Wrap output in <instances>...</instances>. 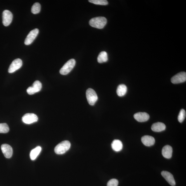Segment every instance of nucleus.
Listing matches in <instances>:
<instances>
[{"instance_id":"39448f33","label":"nucleus","mask_w":186,"mask_h":186,"mask_svg":"<svg viewBox=\"0 0 186 186\" xmlns=\"http://www.w3.org/2000/svg\"><path fill=\"white\" fill-rule=\"evenodd\" d=\"M22 121L26 124H30L36 122L38 120L37 115L32 113L25 114L22 118Z\"/></svg>"},{"instance_id":"f03ea898","label":"nucleus","mask_w":186,"mask_h":186,"mask_svg":"<svg viewBox=\"0 0 186 186\" xmlns=\"http://www.w3.org/2000/svg\"><path fill=\"white\" fill-rule=\"evenodd\" d=\"M71 147L69 141L65 140L60 142L55 148V152L56 154H62L69 150Z\"/></svg>"},{"instance_id":"4468645a","label":"nucleus","mask_w":186,"mask_h":186,"mask_svg":"<svg viewBox=\"0 0 186 186\" xmlns=\"http://www.w3.org/2000/svg\"><path fill=\"white\" fill-rule=\"evenodd\" d=\"M141 141L143 144L146 146H151L154 144L155 140L154 138L152 136H145L141 138Z\"/></svg>"},{"instance_id":"6ab92c4d","label":"nucleus","mask_w":186,"mask_h":186,"mask_svg":"<svg viewBox=\"0 0 186 186\" xmlns=\"http://www.w3.org/2000/svg\"><path fill=\"white\" fill-rule=\"evenodd\" d=\"M127 91V88L125 85L121 84L117 87V93L119 96H123L126 95Z\"/></svg>"},{"instance_id":"ddd939ff","label":"nucleus","mask_w":186,"mask_h":186,"mask_svg":"<svg viewBox=\"0 0 186 186\" xmlns=\"http://www.w3.org/2000/svg\"><path fill=\"white\" fill-rule=\"evenodd\" d=\"M161 175L169 184L172 186L175 185V179L173 175L170 173L166 171H163L162 172Z\"/></svg>"},{"instance_id":"423d86ee","label":"nucleus","mask_w":186,"mask_h":186,"mask_svg":"<svg viewBox=\"0 0 186 186\" xmlns=\"http://www.w3.org/2000/svg\"><path fill=\"white\" fill-rule=\"evenodd\" d=\"M42 84L39 81H37L34 82L32 87H29L27 89V92L29 95H32L41 91Z\"/></svg>"},{"instance_id":"f3484780","label":"nucleus","mask_w":186,"mask_h":186,"mask_svg":"<svg viewBox=\"0 0 186 186\" xmlns=\"http://www.w3.org/2000/svg\"><path fill=\"white\" fill-rule=\"evenodd\" d=\"M111 147L112 149L115 151L119 152L123 148V144L120 140H115L112 143Z\"/></svg>"},{"instance_id":"20e7f679","label":"nucleus","mask_w":186,"mask_h":186,"mask_svg":"<svg viewBox=\"0 0 186 186\" xmlns=\"http://www.w3.org/2000/svg\"><path fill=\"white\" fill-rule=\"evenodd\" d=\"M86 96L89 104L91 105H95L98 99L97 94L92 89L89 88L87 90Z\"/></svg>"},{"instance_id":"412c9836","label":"nucleus","mask_w":186,"mask_h":186,"mask_svg":"<svg viewBox=\"0 0 186 186\" xmlns=\"http://www.w3.org/2000/svg\"><path fill=\"white\" fill-rule=\"evenodd\" d=\"M41 5L39 3H35L32 7V13L36 14L39 13L41 11Z\"/></svg>"},{"instance_id":"2eb2a0df","label":"nucleus","mask_w":186,"mask_h":186,"mask_svg":"<svg viewBox=\"0 0 186 186\" xmlns=\"http://www.w3.org/2000/svg\"><path fill=\"white\" fill-rule=\"evenodd\" d=\"M172 148L170 145L165 146L162 150V154L165 158L170 159L172 156Z\"/></svg>"},{"instance_id":"393cba45","label":"nucleus","mask_w":186,"mask_h":186,"mask_svg":"<svg viewBox=\"0 0 186 186\" xmlns=\"http://www.w3.org/2000/svg\"><path fill=\"white\" fill-rule=\"evenodd\" d=\"M118 181L116 179H112L108 181L107 186H117L118 185Z\"/></svg>"},{"instance_id":"1a4fd4ad","label":"nucleus","mask_w":186,"mask_h":186,"mask_svg":"<svg viewBox=\"0 0 186 186\" xmlns=\"http://www.w3.org/2000/svg\"><path fill=\"white\" fill-rule=\"evenodd\" d=\"M22 61L20 59L18 58L14 60L9 67L8 72L9 73H13L19 69L22 66Z\"/></svg>"},{"instance_id":"9d476101","label":"nucleus","mask_w":186,"mask_h":186,"mask_svg":"<svg viewBox=\"0 0 186 186\" xmlns=\"http://www.w3.org/2000/svg\"><path fill=\"white\" fill-rule=\"evenodd\" d=\"M38 33L39 30L37 28L32 30L27 35L25 40V44L26 45H28L31 44L36 38Z\"/></svg>"},{"instance_id":"b1692460","label":"nucleus","mask_w":186,"mask_h":186,"mask_svg":"<svg viewBox=\"0 0 186 186\" xmlns=\"http://www.w3.org/2000/svg\"><path fill=\"white\" fill-rule=\"evenodd\" d=\"M186 117V112L184 109H182L181 110L178 117V121L182 123Z\"/></svg>"},{"instance_id":"5701e85b","label":"nucleus","mask_w":186,"mask_h":186,"mask_svg":"<svg viewBox=\"0 0 186 186\" xmlns=\"http://www.w3.org/2000/svg\"><path fill=\"white\" fill-rule=\"evenodd\" d=\"M89 2L92 3L101 5H107L108 3L106 0H89Z\"/></svg>"},{"instance_id":"f257e3e1","label":"nucleus","mask_w":186,"mask_h":186,"mask_svg":"<svg viewBox=\"0 0 186 186\" xmlns=\"http://www.w3.org/2000/svg\"><path fill=\"white\" fill-rule=\"evenodd\" d=\"M107 23L106 18L103 17L92 18L89 22V25L91 27L100 29H102L104 28Z\"/></svg>"},{"instance_id":"0eeeda50","label":"nucleus","mask_w":186,"mask_h":186,"mask_svg":"<svg viewBox=\"0 0 186 186\" xmlns=\"http://www.w3.org/2000/svg\"><path fill=\"white\" fill-rule=\"evenodd\" d=\"M186 81V73L182 72L178 73L172 78L171 81L173 84H178L184 82Z\"/></svg>"},{"instance_id":"4be33fe9","label":"nucleus","mask_w":186,"mask_h":186,"mask_svg":"<svg viewBox=\"0 0 186 186\" xmlns=\"http://www.w3.org/2000/svg\"><path fill=\"white\" fill-rule=\"evenodd\" d=\"M9 130L8 124L6 123H0V133H8Z\"/></svg>"},{"instance_id":"a211bd4d","label":"nucleus","mask_w":186,"mask_h":186,"mask_svg":"<svg viewBox=\"0 0 186 186\" xmlns=\"http://www.w3.org/2000/svg\"><path fill=\"white\" fill-rule=\"evenodd\" d=\"M41 150V148L40 146H38L31 151L30 153V159L32 160L36 159Z\"/></svg>"},{"instance_id":"dca6fc26","label":"nucleus","mask_w":186,"mask_h":186,"mask_svg":"<svg viewBox=\"0 0 186 186\" xmlns=\"http://www.w3.org/2000/svg\"><path fill=\"white\" fill-rule=\"evenodd\" d=\"M166 129L165 125L163 123L160 122L153 124L151 127L152 130L155 132H160L165 130Z\"/></svg>"},{"instance_id":"9b49d317","label":"nucleus","mask_w":186,"mask_h":186,"mask_svg":"<svg viewBox=\"0 0 186 186\" xmlns=\"http://www.w3.org/2000/svg\"><path fill=\"white\" fill-rule=\"evenodd\" d=\"M1 150L6 158H10L12 156L13 150L10 145L6 144L2 145L1 146Z\"/></svg>"},{"instance_id":"f8f14e48","label":"nucleus","mask_w":186,"mask_h":186,"mask_svg":"<svg viewBox=\"0 0 186 186\" xmlns=\"http://www.w3.org/2000/svg\"><path fill=\"white\" fill-rule=\"evenodd\" d=\"M134 117L136 121L141 122L147 121L150 118L149 114L145 112L136 113L134 114Z\"/></svg>"},{"instance_id":"aec40b11","label":"nucleus","mask_w":186,"mask_h":186,"mask_svg":"<svg viewBox=\"0 0 186 186\" xmlns=\"http://www.w3.org/2000/svg\"><path fill=\"white\" fill-rule=\"evenodd\" d=\"M97 60L98 62L99 63L107 62L108 60V57L106 52L103 51L101 52L98 56Z\"/></svg>"},{"instance_id":"6e6552de","label":"nucleus","mask_w":186,"mask_h":186,"mask_svg":"<svg viewBox=\"0 0 186 186\" xmlns=\"http://www.w3.org/2000/svg\"><path fill=\"white\" fill-rule=\"evenodd\" d=\"M13 15L10 11L6 10L3 13V23L5 26L10 25L12 21Z\"/></svg>"},{"instance_id":"7ed1b4c3","label":"nucleus","mask_w":186,"mask_h":186,"mask_svg":"<svg viewBox=\"0 0 186 186\" xmlns=\"http://www.w3.org/2000/svg\"><path fill=\"white\" fill-rule=\"evenodd\" d=\"M75 64H76V61L73 59L68 61L60 69V74L64 75L69 74L73 69Z\"/></svg>"}]
</instances>
